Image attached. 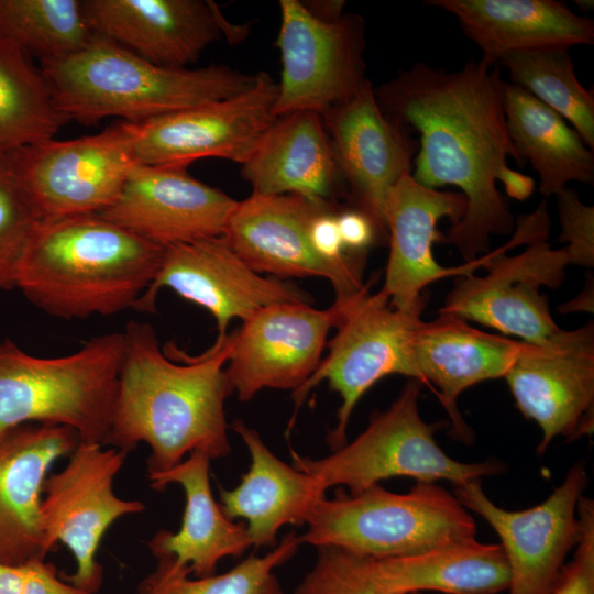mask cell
<instances>
[{"label":"cell","instance_id":"cell-1","mask_svg":"<svg viewBox=\"0 0 594 594\" xmlns=\"http://www.w3.org/2000/svg\"><path fill=\"white\" fill-rule=\"evenodd\" d=\"M504 81L499 65L481 57L453 72L419 62L374 90L384 113L419 136L411 177L432 189L454 186L466 199L444 235L465 262L488 253L492 234L514 228L496 180L508 157L526 162L507 130Z\"/></svg>","mask_w":594,"mask_h":594},{"label":"cell","instance_id":"cell-2","mask_svg":"<svg viewBox=\"0 0 594 594\" xmlns=\"http://www.w3.org/2000/svg\"><path fill=\"white\" fill-rule=\"evenodd\" d=\"M106 446L151 453L147 473L167 471L195 451L210 460L231 452L224 402L233 393L226 373L230 334L220 345L177 364L160 348L153 326L131 320Z\"/></svg>","mask_w":594,"mask_h":594},{"label":"cell","instance_id":"cell-3","mask_svg":"<svg viewBox=\"0 0 594 594\" xmlns=\"http://www.w3.org/2000/svg\"><path fill=\"white\" fill-rule=\"evenodd\" d=\"M164 251L99 213L44 219L22 258L16 288L56 318L111 316L135 309Z\"/></svg>","mask_w":594,"mask_h":594},{"label":"cell","instance_id":"cell-4","mask_svg":"<svg viewBox=\"0 0 594 594\" xmlns=\"http://www.w3.org/2000/svg\"><path fill=\"white\" fill-rule=\"evenodd\" d=\"M40 67L68 121L86 125L107 117L139 123L227 99L255 78L224 65L161 66L97 34L77 53Z\"/></svg>","mask_w":594,"mask_h":594},{"label":"cell","instance_id":"cell-5","mask_svg":"<svg viewBox=\"0 0 594 594\" xmlns=\"http://www.w3.org/2000/svg\"><path fill=\"white\" fill-rule=\"evenodd\" d=\"M123 349V332L91 338L78 351L54 358L0 341V441L20 426L47 422L106 446Z\"/></svg>","mask_w":594,"mask_h":594},{"label":"cell","instance_id":"cell-6","mask_svg":"<svg viewBox=\"0 0 594 594\" xmlns=\"http://www.w3.org/2000/svg\"><path fill=\"white\" fill-rule=\"evenodd\" d=\"M306 526L301 543L366 559L411 556L476 535L470 512L431 482H416L403 494L376 484L356 495L323 497Z\"/></svg>","mask_w":594,"mask_h":594},{"label":"cell","instance_id":"cell-7","mask_svg":"<svg viewBox=\"0 0 594 594\" xmlns=\"http://www.w3.org/2000/svg\"><path fill=\"white\" fill-rule=\"evenodd\" d=\"M420 389L418 381L409 380L394 403L373 413L367 427L350 443L321 459L292 451L293 465L315 476L326 490L342 485L351 495L397 476L458 485L507 471L496 459L461 462L447 454L435 438L442 424H428L419 414Z\"/></svg>","mask_w":594,"mask_h":594},{"label":"cell","instance_id":"cell-8","mask_svg":"<svg viewBox=\"0 0 594 594\" xmlns=\"http://www.w3.org/2000/svg\"><path fill=\"white\" fill-rule=\"evenodd\" d=\"M550 220L547 201L518 219L510 241L491 256L483 276H459L440 309L515 336L522 342L543 344L561 329L551 317L541 286L559 287L570 264L565 249L547 242Z\"/></svg>","mask_w":594,"mask_h":594},{"label":"cell","instance_id":"cell-9","mask_svg":"<svg viewBox=\"0 0 594 594\" xmlns=\"http://www.w3.org/2000/svg\"><path fill=\"white\" fill-rule=\"evenodd\" d=\"M334 301L339 316L328 353L309 380L293 392L296 409L322 381L338 393L337 426L327 438L332 451L346 443L351 415L371 387L389 375L415 380L411 343L424 309H397L382 289L371 293L369 285Z\"/></svg>","mask_w":594,"mask_h":594},{"label":"cell","instance_id":"cell-10","mask_svg":"<svg viewBox=\"0 0 594 594\" xmlns=\"http://www.w3.org/2000/svg\"><path fill=\"white\" fill-rule=\"evenodd\" d=\"M67 464L45 479L41 505L42 530L47 552L65 544L76 561L69 583L97 594L103 569L96 554L109 527L118 519L143 513L140 501L116 495L113 482L128 452L79 441Z\"/></svg>","mask_w":594,"mask_h":594},{"label":"cell","instance_id":"cell-11","mask_svg":"<svg viewBox=\"0 0 594 594\" xmlns=\"http://www.w3.org/2000/svg\"><path fill=\"white\" fill-rule=\"evenodd\" d=\"M277 82L255 74L246 90L139 123L121 121L136 164L186 167L218 157L242 165L274 123Z\"/></svg>","mask_w":594,"mask_h":594},{"label":"cell","instance_id":"cell-12","mask_svg":"<svg viewBox=\"0 0 594 594\" xmlns=\"http://www.w3.org/2000/svg\"><path fill=\"white\" fill-rule=\"evenodd\" d=\"M276 46L282 75L275 117L312 111L321 117L354 96L364 76V23L355 14L336 22L314 16L299 0H280Z\"/></svg>","mask_w":594,"mask_h":594},{"label":"cell","instance_id":"cell-13","mask_svg":"<svg viewBox=\"0 0 594 594\" xmlns=\"http://www.w3.org/2000/svg\"><path fill=\"white\" fill-rule=\"evenodd\" d=\"M588 485L585 463L570 466L540 504L508 510L485 494L481 480L453 485V494L498 535L509 569L508 594H549L580 538L578 505Z\"/></svg>","mask_w":594,"mask_h":594},{"label":"cell","instance_id":"cell-14","mask_svg":"<svg viewBox=\"0 0 594 594\" xmlns=\"http://www.w3.org/2000/svg\"><path fill=\"white\" fill-rule=\"evenodd\" d=\"M517 408L541 430L536 452L557 437L569 441L594 431V324L560 330L543 344L522 342L504 377Z\"/></svg>","mask_w":594,"mask_h":594},{"label":"cell","instance_id":"cell-15","mask_svg":"<svg viewBox=\"0 0 594 594\" xmlns=\"http://www.w3.org/2000/svg\"><path fill=\"white\" fill-rule=\"evenodd\" d=\"M11 156L42 220L102 212L135 164L121 122L92 135L46 140Z\"/></svg>","mask_w":594,"mask_h":594},{"label":"cell","instance_id":"cell-16","mask_svg":"<svg viewBox=\"0 0 594 594\" xmlns=\"http://www.w3.org/2000/svg\"><path fill=\"white\" fill-rule=\"evenodd\" d=\"M162 288L212 315L218 331L215 345L223 343L233 319L243 322L267 306L311 300L295 284L252 270L221 235L166 246L157 274L135 310L154 312Z\"/></svg>","mask_w":594,"mask_h":594},{"label":"cell","instance_id":"cell-17","mask_svg":"<svg viewBox=\"0 0 594 594\" xmlns=\"http://www.w3.org/2000/svg\"><path fill=\"white\" fill-rule=\"evenodd\" d=\"M331 206L333 202L299 195L252 193L237 202L221 237L255 272L282 280L324 278L332 285L336 299H344L364 286L362 268L324 260L309 235L312 219Z\"/></svg>","mask_w":594,"mask_h":594},{"label":"cell","instance_id":"cell-18","mask_svg":"<svg viewBox=\"0 0 594 594\" xmlns=\"http://www.w3.org/2000/svg\"><path fill=\"white\" fill-rule=\"evenodd\" d=\"M339 305L317 309L309 302L264 307L230 334L226 373L241 402L265 388H300L322 360Z\"/></svg>","mask_w":594,"mask_h":594},{"label":"cell","instance_id":"cell-19","mask_svg":"<svg viewBox=\"0 0 594 594\" xmlns=\"http://www.w3.org/2000/svg\"><path fill=\"white\" fill-rule=\"evenodd\" d=\"M321 118L354 208L386 232L388 194L403 176L411 174L418 141L384 113L370 80Z\"/></svg>","mask_w":594,"mask_h":594},{"label":"cell","instance_id":"cell-20","mask_svg":"<svg viewBox=\"0 0 594 594\" xmlns=\"http://www.w3.org/2000/svg\"><path fill=\"white\" fill-rule=\"evenodd\" d=\"M82 8L95 34L167 67L185 68L210 44L246 33L208 0H82Z\"/></svg>","mask_w":594,"mask_h":594},{"label":"cell","instance_id":"cell-21","mask_svg":"<svg viewBox=\"0 0 594 594\" xmlns=\"http://www.w3.org/2000/svg\"><path fill=\"white\" fill-rule=\"evenodd\" d=\"M466 210L459 191L439 190L418 184L411 174L403 176L388 194L384 218L389 235V255L381 288L393 307L411 310L425 307L422 290L448 276H466L484 266L491 253L454 267L440 265L433 256L436 242H446L437 230L442 218L457 224Z\"/></svg>","mask_w":594,"mask_h":594},{"label":"cell","instance_id":"cell-22","mask_svg":"<svg viewBox=\"0 0 594 594\" xmlns=\"http://www.w3.org/2000/svg\"><path fill=\"white\" fill-rule=\"evenodd\" d=\"M237 202L186 167L135 163L117 200L99 215L166 248L220 237Z\"/></svg>","mask_w":594,"mask_h":594},{"label":"cell","instance_id":"cell-23","mask_svg":"<svg viewBox=\"0 0 594 594\" xmlns=\"http://www.w3.org/2000/svg\"><path fill=\"white\" fill-rule=\"evenodd\" d=\"M79 441L72 428L47 422L20 426L0 441V562L22 565L45 559L44 482L52 465Z\"/></svg>","mask_w":594,"mask_h":594},{"label":"cell","instance_id":"cell-24","mask_svg":"<svg viewBox=\"0 0 594 594\" xmlns=\"http://www.w3.org/2000/svg\"><path fill=\"white\" fill-rule=\"evenodd\" d=\"M521 345L522 341L483 332L450 314L418 322L411 343L415 380L433 387L457 440H473L458 408L460 395L481 382L505 377Z\"/></svg>","mask_w":594,"mask_h":594},{"label":"cell","instance_id":"cell-25","mask_svg":"<svg viewBox=\"0 0 594 594\" xmlns=\"http://www.w3.org/2000/svg\"><path fill=\"white\" fill-rule=\"evenodd\" d=\"M458 20L463 33L498 63L513 52L594 43L592 19L554 0H426Z\"/></svg>","mask_w":594,"mask_h":594},{"label":"cell","instance_id":"cell-26","mask_svg":"<svg viewBox=\"0 0 594 594\" xmlns=\"http://www.w3.org/2000/svg\"><path fill=\"white\" fill-rule=\"evenodd\" d=\"M251 455L249 471L232 490H220V506L226 516L248 521L252 546L276 544L279 529L302 526L327 490L312 475L279 460L258 432L240 419L231 425Z\"/></svg>","mask_w":594,"mask_h":594},{"label":"cell","instance_id":"cell-27","mask_svg":"<svg viewBox=\"0 0 594 594\" xmlns=\"http://www.w3.org/2000/svg\"><path fill=\"white\" fill-rule=\"evenodd\" d=\"M210 461L195 451L167 471L147 473L153 490L163 492L178 484L186 498L179 530L161 529L147 547L155 558H173L198 578L216 573L223 558L240 557L252 546L246 526L229 519L212 495Z\"/></svg>","mask_w":594,"mask_h":594},{"label":"cell","instance_id":"cell-28","mask_svg":"<svg viewBox=\"0 0 594 594\" xmlns=\"http://www.w3.org/2000/svg\"><path fill=\"white\" fill-rule=\"evenodd\" d=\"M241 174L255 194L329 202L342 180L323 120L312 111L276 118Z\"/></svg>","mask_w":594,"mask_h":594},{"label":"cell","instance_id":"cell-29","mask_svg":"<svg viewBox=\"0 0 594 594\" xmlns=\"http://www.w3.org/2000/svg\"><path fill=\"white\" fill-rule=\"evenodd\" d=\"M355 558L377 587L393 594H498L509 585L501 544L483 543L475 537L406 557Z\"/></svg>","mask_w":594,"mask_h":594},{"label":"cell","instance_id":"cell-30","mask_svg":"<svg viewBox=\"0 0 594 594\" xmlns=\"http://www.w3.org/2000/svg\"><path fill=\"white\" fill-rule=\"evenodd\" d=\"M503 106L512 142L539 175L540 194L556 196L570 182L593 185V150L559 113L508 81Z\"/></svg>","mask_w":594,"mask_h":594},{"label":"cell","instance_id":"cell-31","mask_svg":"<svg viewBox=\"0 0 594 594\" xmlns=\"http://www.w3.org/2000/svg\"><path fill=\"white\" fill-rule=\"evenodd\" d=\"M67 122L42 68L0 38V154L54 139Z\"/></svg>","mask_w":594,"mask_h":594},{"label":"cell","instance_id":"cell-32","mask_svg":"<svg viewBox=\"0 0 594 594\" xmlns=\"http://www.w3.org/2000/svg\"><path fill=\"white\" fill-rule=\"evenodd\" d=\"M514 84L559 113L594 147V95L578 80L568 47L513 52L498 63Z\"/></svg>","mask_w":594,"mask_h":594},{"label":"cell","instance_id":"cell-33","mask_svg":"<svg viewBox=\"0 0 594 594\" xmlns=\"http://www.w3.org/2000/svg\"><path fill=\"white\" fill-rule=\"evenodd\" d=\"M95 35L82 0H0V38L40 63L75 54Z\"/></svg>","mask_w":594,"mask_h":594},{"label":"cell","instance_id":"cell-34","mask_svg":"<svg viewBox=\"0 0 594 594\" xmlns=\"http://www.w3.org/2000/svg\"><path fill=\"white\" fill-rule=\"evenodd\" d=\"M301 544L294 531L263 557L250 556L221 574L190 578L186 565L161 557L155 569L138 585L134 594H284L275 570L288 561Z\"/></svg>","mask_w":594,"mask_h":594},{"label":"cell","instance_id":"cell-35","mask_svg":"<svg viewBox=\"0 0 594 594\" xmlns=\"http://www.w3.org/2000/svg\"><path fill=\"white\" fill-rule=\"evenodd\" d=\"M41 221L11 153L0 154V290L16 288L22 258Z\"/></svg>","mask_w":594,"mask_h":594},{"label":"cell","instance_id":"cell-36","mask_svg":"<svg viewBox=\"0 0 594 594\" xmlns=\"http://www.w3.org/2000/svg\"><path fill=\"white\" fill-rule=\"evenodd\" d=\"M294 594H393L377 587L361 570L356 558L331 547L318 548L311 570Z\"/></svg>","mask_w":594,"mask_h":594},{"label":"cell","instance_id":"cell-37","mask_svg":"<svg viewBox=\"0 0 594 594\" xmlns=\"http://www.w3.org/2000/svg\"><path fill=\"white\" fill-rule=\"evenodd\" d=\"M580 538L549 594H594V501L582 495L578 505Z\"/></svg>","mask_w":594,"mask_h":594},{"label":"cell","instance_id":"cell-38","mask_svg":"<svg viewBox=\"0 0 594 594\" xmlns=\"http://www.w3.org/2000/svg\"><path fill=\"white\" fill-rule=\"evenodd\" d=\"M557 197L561 226L560 242L570 264L592 267L594 265V207L581 201L579 194L565 187Z\"/></svg>","mask_w":594,"mask_h":594},{"label":"cell","instance_id":"cell-39","mask_svg":"<svg viewBox=\"0 0 594 594\" xmlns=\"http://www.w3.org/2000/svg\"><path fill=\"white\" fill-rule=\"evenodd\" d=\"M337 223L345 250L354 254L366 252L383 233L369 215L354 207L337 212Z\"/></svg>","mask_w":594,"mask_h":594},{"label":"cell","instance_id":"cell-40","mask_svg":"<svg viewBox=\"0 0 594 594\" xmlns=\"http://www.w3.org/2000/svg\"><path fill=\"white\" fill-rule=\"evenodd\" d=\"M21 594H95L81 590L58 576L55 565L45 559H34L24 564Z\"/></svg>","mask_w":594,"mask_h":594},{"label":"cell","instance_id":"cell-41","mask_svg":"<svg viewBox=\"0 0 594 594\" xmlns=\"http://www.w3.org/2000/svg\"><path fill=\"white\" fill-rule=\"evenodd\" d=\"M497 180L502 182L508 197L519 201L528 199L536 186L531 176L515 170L508 165L501 169Z\"/></svg>","mask_w":594,"mask_h":594},{"label":"cell","instance_id":"cell-42","mask_svg":"<svg viewBox=\"0 0 594 594\" xmlns=\"http://www.w3.org/2000/svg\"><path fill=\"white\" fill-rule=\"evenodd\" d=\"M24 581V564L0 562V594H21Z\"/></svg>","mask_w":594,"mask_h":594},{"label":"cell","instance_id":"cell-43","mask_svg":"<svg viewBox=\"0 0 594 594\" xmlns=\"http://www.w3.org/2000/svg\"><path fill=\"white\" fill-rule=\"evenodd\" d=\"M344 1L319 0L304 2L307 10L323 22H336L343 16Z\"/></svg>","mask_w":594,"mask_h":594},{"label":"cell","instance_id":"cell-44","mask_svg":"<svg viewBox=\"0 0 594 594\" xmlns=\"http://www.w3.org/2000/svg\"><path fill=\"white\" fill-rule=\"evenodd\" d=\"M575 3H578V6L580 8H582L583 10H585V11H590V9L593 8V1H588V0L583 1V0H581V1H575Z\"/></svg>","mask_w":594,"mask_h":594},{"label":"cell","instance_id":"cell-45","mask_svg":"<svg viewBox=\"0 0 594 594\" xmlns=\"http://www.w3.org/2000/svg\"><path fill=\"white\" fill-rule=\"evenodd\" d=\"M411 594H424V593H411Z\"/></svg>","mask_w":594,"mask_h":594}]
</instances>
